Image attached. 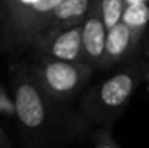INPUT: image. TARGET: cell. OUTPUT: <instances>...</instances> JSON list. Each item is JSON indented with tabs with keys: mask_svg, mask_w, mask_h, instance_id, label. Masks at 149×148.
<instances>
[{
	"mask_svg": "<svg viewBox=\"0 0 149 148\" xmlns=\"http://www.w3.org/2000/svg\"><path fill=\"white\" fill-rule=\"evenodd\" d=\"M149 76V61L135 58L127 64L90 87L80 102L81 116L94 125L111 126L113 121L127 106L138 86Z\"/></svg>",
	"mask_w": 149,
	"mask_h": 148,
	"instance_id": "obj_1",
	"label": "cell"
},
{
	"mask_svg": "<svg viewBox=\"0 0 149 148\" xmlns=\"http://www.w3.org/2000/svg\"><path fill=\"white\" fill-rule=\"evenodd\" d=\"M31 73L52 103L65 102L81 92L90 81L94 67L88 62H74L36 54L29 65Z\"/></svg>",
	"mask_w": 149,
	"mask_h": 148,
	"instance_id": "obj_2",
	"label": "cell"
},
{
	"mask_svg": "<svg viewBox=\"0 0 149 148\" xmlns=\"http://www.w3.org/2000/svg\"><path fill=\"white\" fill-rule=\"evenodd\" d=\"M10 86L20 126L32 135L44 132L49 123V105L52 102L33 79L29 65L15 64L10 68Z\"/></svg>",
	"mask_w": 149,
	"mask_h": 148,
	"instance_id": "obj_3",
	"label": "cell"
},
{
	"mask_svg": "<svg viewBox=\"0 0 149 148\" xmlns=\"http://www.w3.org/2000/svg\"><path fill=\"white\" fill-rule=\"evenodd\" d=\"M61 0H36L16 16L0 23V47L3 49L28 48L44 31Z\"/></svg>",
	"mask_w": 149,
	"mask_h": 148,
	"instance_id": "obj_4",
	"label": "cell"
},
{
	"mask_svg": "<svg viewBox=\"0 0 149 148\" xmlns=\"http://www.w3.org/2000/svg\"><path fill=\"white\" fill-rule=\"evenodd\" d=\"M31 47L36 49V54H42L51 58L87 62L83 45V23L44 32L33 39Z\"/></svg>",
	"mask_w": 149,
	"mask_h": 148,
	"instance_id": "obj_5",
	"label": "cell"
},
{
	"mask_svg": "<svg viewBox=\"0 0 149 148\" xmlns=\"http://www.w3.org/2000/svg\"><path fill=\"white\" fill-rule=\"evenodd\" d=\"M142 52L149 54V45L143 39L136 36L123 20H120L107 29L104 57L100 68L109 70L116 64L132 61Z\"/></svg>",
	"mask_w": 149,
	"mask_h": 148,
	"instance_id": "obj_6",
	"label": "cell"
},
{
	"mask_svg": "<svg viewBox=\"0 0 149 148\" xmlns=\"http://www.w3.org/2000/svg\"><path fill=\"white\" fill-rule=\"evenodd\" d=\"M106 35L107 26L103 19L100 0H91V6L83 22V45L86 61L94 68H100L101 65L106 47Z\"/></svg>",
	"mask_w": 149,
	"mask_h": 148,
	"instance_id": "obj_7",
	"label": "cell"
},
{
	"mask_svg": "<svg viewBox=\"0 0 149 148\" xmlns=\"http://www.w3.org/2000/svg\"><path fill=\"white\" fill-rule=\"evenodd\" d=\"M91 0H61L44 26V32L81 25L88 13ZM39 34V35H41Z\"/></svg>",
	"mask_w": 149,
	"mask_h": 148,
	"instance_id": "obj_8",
	"label": "cell"
},
{
	"mask_svg": "<svg viewBox=\"0 0 149 148\" xmlns=\"http://www.w3.org/2000/svg\"><path fill=\"white\" fill-rule=\"evenodd\" d=\"M100 4H101V13L107 29L116 25L117 22H120L123 10L126 7L125 0H100Z\"/></svg>",
	"mask_w": 149,
	"mask_h": 148,
	"instance_id": "obj_9",
	"label": "cell"
},
{
	"mask_svg": "<svg viewBox=\"0 0 149 148\" xmlns=\"http://www.w3.org/2000/svg\"><path fill=\"white\" fill-rule=\"evenodd\" d=\"M111 126H103L94 134V148H122L111 137Z\"/></svg>",
	"mask_w": 149,
	"mask_h": 148,
	"instance_id": "obj_10",
	"label": "cell"
},
{
	"mask_svg": "<svg viewBox=\"0 0 149 148\" xmlns=\"http://www.w3.org/2000/svg\"><path fill=\"white\" fill-rule=\"evenodd\" d=\"M0 115L3 116H16V112H15V103H13V99H10L7 96V93L0 87Z\"/></svg>",
	"mask_w": 149,
	"mask_h": 148,
	"instance_id": "obj_11",
	"label": "cell"
},
{
	"mask_svg": "<svg viewBox=\"0 0 149 148\" xmlns=\"http://www.w3.org/2000/svg\"><path fill=\"white\" fill-rule=\"evenodd\" d=\"M0 148H12L10 142H9V138L6 137V134L3 132L1 128H0Z\"/></svg>",
	"mask_w": 149,
	"mask_h": 148,
	"instance_id": "obj_12",
	"label": "cell"
},
{
	"mask_svg": "<svg viewBox=\"0 0 149 148\" xmlns=\"http://www.w3.org/2000/svg\"><path fill=\"white\" fill-rule=\"evenodd\" d=\"M139 1H149V0H125V4H133V3H139Z\"/></svg>",
	"mask_w": 149,
	"mask_h": 148,
	"instance_id": "obj_13",
	"label": "cell"
},
{
	"mask_svg": "<svg viewBox=\"0 0 149 148\" xmlns=\"http://www.w3.org/2000/svg\"><path fill=\"white\" fill-rule=\"evenodd\" d=\"M146 81H148V93H149V76H148V79H146Z\"/></svg>",
	"mask_w": 149,
	"mask_h": 148,
	"instance_id": "obj_14",
	"label": "cell"
}]
</instances>
